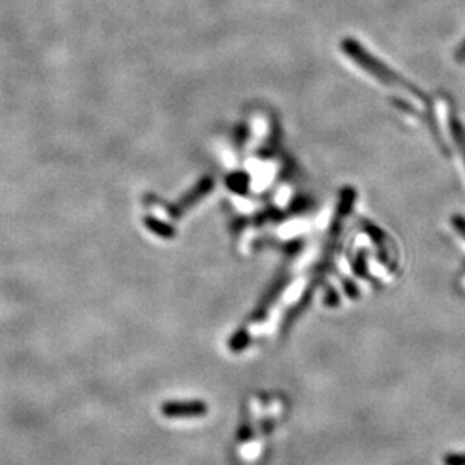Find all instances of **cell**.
<instances>
[{"instance_id": "cell-1", "label": "cell", "mask_w": 465, "mask_h": 465, "mask_svg": "<svg viewBox=\"0 0 465 465\" xmlns=\"http://www.w3.org/2000/svg\"><path fill=\"white\" fill-rule=\"evenodd\" d=\"M343 50H345V53L352 58L358 65H361L364 70H367L369 73L374 75L378 80L384 82V84H387V85H399V88L407 89L408 92H411L412 96H416L420 101H423L425 105H428V97H425V94H423V92L419 88L412 87L411 84H408L407 80L396 76L388 67H386L384 64H382L379 59H375L374 56L369 53L367 50H364L363 47H361L355 39H345L343 41Z\"/></svg>"}, {"instance_id": "cell-2", "label": "cell", "mask_w": 465, "mask_h": 465, "mask_svg": "<svg viewBox=\"0 0 465 465\" xmlns=\"http://www.w3.org/2000/svg\"><path fill=\"white\" fill-rule=\"evenodd\" d=\"M162 414L168 419H193L203 417L208 414V405L201 400H188V402H165L160 408Z\"/></svg>"}, {"instance_id": "cell-3", "label": "cell", "mask_w": 465, "mask_h": 465, "mask_svg": "<svg viewBox=\"0 0 465 465\" xmlns=\"http://www.w3.org/2000/svg\"><path fill=\"white\" fill-rule=\"evenodd\" d=\"M449 129L452 133V138H453L454 144L458 146V148L461 150L462 156H464V162H465V127H464V124L457 118V115H454V113L449 115Z\"/></svg>"}, {"instance_id": "cell-4", "label": "cell", "mask_w": 465, "mask_h": 465, "mask_svg": "<svg viewBox=\"0 0 465 465\" xmlns=\"http://www.w3.org/2000/svg\"><path fill=\"white\" fill-rule=\"evenodd\" d=\"M444 465H465V453H449L442 458Z\"/></svg>"}, {"instance_id": "cell-5", "label": "cell", "mask_w": 465, "mask_h": 465, "mask_svg": "<svg viewBox=\"0 0 465 465\" xmlns=\"http://www.w3.org/2000/svg\"><path fill=\"white\" fill-rule=\"evenodd\" d=\"M452 224L454 227V230H457L464 239H465V216L461 215H454L452 218Z\"/></svg>"}, {"instance_id": "cell-6", "label": "cell", "mask_w": 465, "mask_h": 465, "mask_svg": "<svg viewBox=\"0 0 465 465\" xmlns=\"http://www.w3.org/2000/svg\"><path fill=\"white\" fill-rule=\"evenodd\" d=\"M454 58H457V60H459V62L465 60V41L458 47L457 53H454Z\"/></svg>"}]
</instances>
